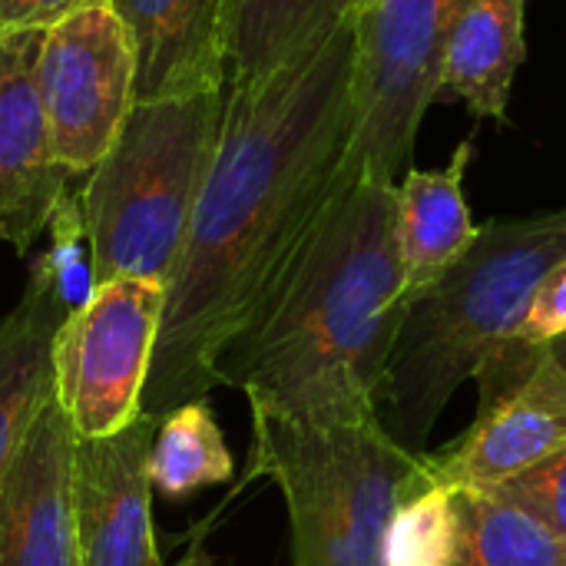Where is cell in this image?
Returning a JSON list of instances; mask_svg holds the SVG:
<instances>
[{
	"mask_svg": "<svg viewBox=\"0 0 566 566\" xmlns=\"http://www.w3.org/2000/svg\"><path fill=\"white\" fill-rule=\"evenodd\" d=\"M355 17L252 83H226L216 153L166 285L143 411L216 388L219 355L269 308L345 182Z\"/></svg>",
	"mask_w": 566,
	"mask_h": 566,
	"instance_id": "6da1fadb",
	"label": "cell"
},
{
	"mask_svg": "<svg viewBox=\"0 0 566 566\" xmlns=\"http://www.w3.org/2000/svg\"><path fill=\"white\" fill-rule=\"evenodd\" d=\"M395 186L352 179L338 189L269 308L219 355L216 385L272 415L378 411L411 308Z\"/></svg>",
	"mask_w": 566,
	"mask_h": 566,
	"instance_id": "7a4b0ae2",
	"label": "cell"
},
{
	"mask_svg": "<svg viewBox=\"0 0 566 566\" xmlns=\"http://www.w3.org/2000/svg\"><path fill=\"white\" fill-rule=\"evenodd\" d=\"M566 259V209L491 222L461 262L411 298L391 352L378 408L421 448L464 381H478V411L521 385L544 348L517 342L537 282ZM408 444V448H411Z\"/></svg>",
	"mask_w": 566,
	"mask_h": 566,
	"instance_id": "3957f363",
	"label": "cell"
},
{
	"mask_svg": "<svg viewBox=\"0 0 566 566\" xmlns=\"http://www.w3.org/2000/svg\"><path fill=\"white\" fill-rule=\"evenodd\" d=\"M285 501L292 566H385L398 507L428 481V454L398 441L378 411H252L249 481Z\"/></svg>",
	"mask_w": 566,
	"mask_h": 566,
	"instance_id": "277c9868",
	"label": "cell"
},
{
	"mask_svg": "<svg viewBox=\"0 0 566 566\" xmlns=\"http://www.w3.org/2000/svg\"><path fill=\"white\" fill-rule=\"evenodd\" d=\"M222 99L226 86L133 103L80 192L93 285L109 279L169 285L216 153Z\"/></svg>",
	"mask_w": 566,
	"mask_h": 566,
	"instance_id": "5b68a950",
	"label": "cell"
},
{
	"mask_svg": "<svg viewBox=\"0 0 566 566\" xmlns=\"http://www.w3.org/2000/svg\"><path fill=\"white\" fill-rule=\"evenodd\" d=\"M468 0H385L355 17L348 179L398 182L411 166L421 119L441 90L451 33Z\"/></svg>",
	"mask_w": 566,
	"mask_h": 566,
	"instance_id": "8992f818",
	"label": "cell"
},
{
	"mask_svg": "<svg viewBox=\"0 0 566 566\" xmlns=\"http://www.w3.org/2000/svg\"><path fill=\"white\" fill-rule=\"evenodd\" d=\"M163 305V282L109 279L56 328L53 395L73 438H109L139 418Z\"/></svg>",
	"mask_w": 566,
	"mask_h": 566,
	"instance_id": "52a82bcc",
	"label": "cell"
},
{
	"mask_svg": "<svg viewBox=\"0 0 566 566\" xmlns=\"http://www.w3.org/2000/svg\"><path fill=\"white\" fill-rule=\"evenodd\" d=\"M133 46L106 0H90L46 27L40 46V99L53 159L86 176L113 146L133 96Z\"/></svg>",
	"mask_w": 566,
	"mask_h": 566,
	"instance_id": "ba28073f",
	"label": "cell"
},
{
	"mask_svg": "<svg viewBox=\"0 0 566 566\" xmlns=\"http://www.w3.org/2000/svg\"><path fill=\"white\" fill-rule=\"evenodd\" d=\"M159 418L139 411L109 438H73L76 566H166L153 531L149 448Z\"/></svg>",
	"mask_w": 566,
	"mask_h": 566,
	"instance_id": "9c48e42d",
	"label": "cell"
},
{
	"mask_svg": "<svg viewBox=\"0 0 566 566\" xmlns=\"http://www.w3.org/2000/svg\"><path fill=\"white\" fill-rule=\"evenodd\" d=\"M46 30L0 36V239L27 255L46 229L70 172L53 159L40 99V46Z\"/></svg>",
	"mask_w": 566,
	"mask_h": 566,
	"instance_id": "30bf717a",
	"label": "cell"
},
{
	"mask_svg": "<svg viewBox=\"0 0 566 566\" xmlns=\"http://www.w3.org/2000/svg\"><path fill=\"white\" fill-rule=\"evenodd\" d=\"M564 448L566 371L544 352L521 385L478 411L461 441L428 454V474L444 488H501Z\"/></svg>",
	"mask_w": 566,
	"mask_h": 566,
	"instance_id": "8fae6325",
	"label": "cell"
},
{
	"mask_svg": "<svg viewBox=\"0 0 566 566\" xmlns=\"http://www.w3.org/2000/svg\"><path fill=\"white\" fill-rule=\"evenodd\" d=\"M70 481L73 431L53 395L0 478V566H76Z\"/></svg>",
	"mask_w": 566,
	"mask_h": 566,
	"instance_id": "7c38bea8",
	"label": "cell"
},
{
	"mask_svg": "<svg viewBox=\"0 0 566 566\" xmlns=\"http://www.w3.org/2000/svg\"><path fill=\"white\" fill-rule=\"evenodd\" d=\"M133 46L136 103L229 83V0H106Z\"/></svg>",
	"mask_w": 566,
	"mask_h": 566,
	"instance_id": "4fadbf2b",
	"label": "cell"
},
{
	"mask_svg": "<svg viewBox=\"0 0 566 566\" xmlns=\"http://www.w3.org/2000/svg\"><path fill=\"white\" fill-rule=\"evenodd\" d=\"M471 156L474 139H464L444 169H408L395 186V232L408 298L448 275L481 232L464 199Z\"/></svg>",
	"mask_w": 566,
	"mask_h": 566,
	"instance_id": "5bb4252c",
	"label": "cell"
},
{
	"mask_svg": "<svg viewBox=\"0 0 566 566\" xmlns=\"http://www.w3.org/2000/svg\"><path fill=\"white\" fill-rule=\"evenodd\" d=\"M531 0H468L444 56L441 86H451L474 116L507 119L511 86L524 63Z\"/></svg>",
	"mask_w": 566,
	"mask_h": 566,
	"instance_id": "9a60e30c",
	"label": "cell"
},
{
	"mask_svg": "<svg viewBox=\"0 0 566 566\" xmlns=\"http://www.w3.org/2000/svg\"><path fill=\"white\" fill-rule=\"evenodd\" d=\"M66 308L27 285L17 308L0 322V478L23 434L53 398V335Z\"/></svg>",
	"mask_w": 566,
	"mask_h": 566,
	"instance_id": "2e32d148",
	"label": "cell"
},
{
	"mask_svg": "<svg viewBox=\"0 0 566 566\" xmlns=\"http://www.w3.org/2000/svg\"><path fill=\"white\" fill-rule=\"evenodd\" d=\"M454 551L448 566H566V544L494 488H451Z\"/></svg>",
	"mask_w": 566,
	"mask_h": 566,
	"instance_id": "e0dca14e",
	"label": "cell"
},
{
	"mask_svg": "<svg viewBox=\"0 0 566 566\" xmlns=\"http://www.w3.org/2000/svg\"><path fill=\"white\" fill-rule=\"evenodd\" d=\"M348 0H229V83H252L322 40Z\"/></svg>",
	"mask_w": 566,
	"mask_h": 566,
	"instance_id": "ac0fdd59",
	"label": "cell"
},
{
	"mask_svg": "<svg viewBox=\"0 0 566 566\" xmlns=\"http://www.w3.org/2000/svg\"><path fill=\"white\" fill-rule=\"evenodd\" d=\"M232 454L206 398L186 401L159 418L149 448V484L166 501H182L232 478Z\"/></svg>",
	"mask_w": 566,
	"mask_h": 566,
	"instance_id": "d6986e66",
	"label": "cell"
},
{
	"mask_svg": "<svg viewBox=\"0 0 566 566\" xmlns=\"http://www.w3.org/2000/svg\"><path fill=\"white\" fill-rule=\"evenodd\" d=\"M46 232H50V245L30 262L27 285L50 295L56 305L66 308V315H73L76 308H83L90 302V295L96 289L93 269H90V235H86L80 196H73L66 189L56 199Z\"/></svg>",
	"mask_w": 566,
	"mask_h": 566,
	"instance_id": "ffe728a7",
	"label": "cell"
},
{
	"mask_svg": "<svg viewBox=\"0 0 566 566\" xmlns=\"http://www.w3.org/2000/svg\"><path fill=\"white\" fill-rule=\"evenodd\" d=\"M454 551V504L451 488L428 481L398 507L388 544L385 566H448Z\"/></svg>",
	"mask_w": 566,
	"mask_h": 566,
	"instance_id": "44dd1931",
	"label": "cell"
},
{
	"mask_svg": "<svg viewBox=\"0 0 566 566\" xmlns=\"http://www.w3.org/2000/svg\"><path fill=\"white\" fill-rule=\"evenodd\" d=\"M494 491L521 504L566 544V448Z\"/></svg>",
	"mask_w": 566,
	"mask_h": 566,
	"instance_id": "7402d4cb",
	"label": "cell"
},
{
	"mask_svg": "<svg viewBox=\"0 0 566 566\" xmlns=\"http://www.w3.org/2000/svg\"><path fill=\"white\" fill-rule=\"evenodd\" d=\"M566 335V259H560L534 289L531 305L521 318L517 342L531 348H547Z\"/></svg>",
	"mask_w": 566,
	"mask_h": 566,
	"instance_id": "603a6c76",
	"label": "cell"
},
{
	"mask_svg": "<svg viewBox=\"0 0 566 566\" xmlns=\"http://www.w3.org/2000/svg\"><path fill=\"white\" fill-rule=\"evenodd\" d=\"M90 0H0V36L17 30H46Z\"/></svg>",
	"mask_w": 566,
	"mask_h": 566,
	"instance_id": "cb8c5ba5",
	"label": "cell"
},
{
	"mask_svg": "<svg viewBox=\"0 0 566 566\" xmlns=\"http://www.w3.org/2000/svg\"><path fill=\"white\" fill-rule=\"evenodd\" d=\"M172 566H216V557L209 554V547H206L202 541H192L189 551H186Z\"/></svg>",
	"mask_w": 566,
	"mask_h": 566,
	"instance_id": "d4e9b609",
	"label": "cell"
},
{
	"mask_svg": "<svg viewBox=\"0 0 566 566\" xmlns=\"http://www.w3.org/2000/svg\"><path fill=\"white\" fill-rule=\"evenodd\" d=\"M544 352H547V355H551V358H554V361H557V365L566 371V335L564 338H557V342H551Z\"/></svg>",
	"mask_w": 566,
	"mask_h": 566,
	"instance_id": "484cf974",
	"label": "cell"
},
{
	"mask_svg": "<svg viewBox=\"0 0 566 566\" xmlns=\"http://www.w3.org/2000/svg\"><path fill=\"white\" fill-rule=\"evenodd\" d=\"M385 0H348V10L352 13H371V10H378Z\"/></svg>",
	"mask_w": 566,
	"mask_h": 566,
	"instance_id": "4316f807",
	"label": "cell"
}]
</instances>
